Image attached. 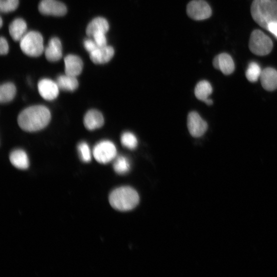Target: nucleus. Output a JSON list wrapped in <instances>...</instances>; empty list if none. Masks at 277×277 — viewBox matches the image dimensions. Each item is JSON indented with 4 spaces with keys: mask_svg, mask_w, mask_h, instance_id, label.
<instances>
[{
    "mask_svg": "<svg viewBox=\"0 0 277 277\" xmlns=\"http://www.w3.org/2000/svg\"><path fill=\"white\" fill-rule=\"evenodd\" d=\"M213 66L216 69L220 70L225 75L230 74L234 70L233 59L226 53H222L216 56L214 59Z\"/></svg>",
    "mask_w": 277,
    "mask_h": 277,
    "instance_id": "11",
    "label": "nucleus"
},
{
    "mask_svg": "<svg viewBox=\"0 0 277 277\" xmlns=\"http://www.w3.org/2000/svg\"><path fill=\"white\" fill-rule=\"evenodd\" d=\"M116 153L115 145L109 140H103L98 143L92 151L93 156L96 162L104 164L114 160Z\"/></svg>",
    "mask_w": 277,
    "mask_h": 277,
    "instance_id": "6",
    "label": "nucleus"
},
{
    "mask_svg": "<svg viewBox=\"0 0 277 277\" xmlns=\"http://www.w3.org/2000/svg\"><path fill=\"white\" fill-rule=\"evenodd\" d=\"M9 50V46L6 38L2 36L0 38V53L2 54H6Z\"/></svg>",
    "mask_w": 277,
    "mask_h": 277,
    "instance_id": "30",
    "label": "nucleus"
},
{
    "mask_svg": "<svg viewBox=\"0 0 277 277\" xmlns=\"http://www.w3.org/2000/svg\"><path fill=\"white\" fill-rule=\"evenodd\" d=\"M273 48L271 38L260 30H254L250 35L249 48L254 54L264 56L268 54Z\"/></svg>",
    "mask_w": 277,
    "mask_h": 277,
    "instance_id": "5",
    "label": "nucleus"
},
{
    "mask_svg": "<svg viewBox=\"0 0 277 277\" xmlns=\"http://www.w3.org/2000/svg\"><path fill=\"white\" fill-rule=\"evenodd\" d=\"M204 102L208 106L212 105L213 104L212 100L210 98H208V100H206Z\"/></svg>",
    "mask_w": 277,
    "mask_h": 277,
    "instance_id": "32",
    "label": "nucleus"
},
{
    "mask_svg": "<svg viewBox=\"0 0 277 277\" xmlns=\"http://www.w3.org/2000/svg\"><path fill=\"white\" fill-rule=\"evenodd\" d=\"M38 8L40 12L46 15L62 16L67 12L66 6L58 0H42Z\"/></svg>",
    "mask_w": 277,
    "mask_h": 277,
    "instance_id": "9",
    "label": "nucleus"
},
{
    "mask_svg": "<svg viewBox=\"0 0 277 277\" xmlns=\"http://www.w3.org/2000/svg\"><path fill=\"white\" fill-rule=\"evenodd\" d=\"M18 0H0V10L2 12H8L16 9Z\"/></svg>",
    "mask_w": 277,
    "mask_h": 277,
    "instance_id": "27",
    "label": "nucleus"
},
{
    "mask_svg": "<svg viewBox=\"0 0 277 277\" xmlns=\"http://www.w3.org/2000/svg\"><path fill=\"white\" fill-rule=\"evenodd\" d=\"M260 81L262 87L268 91L277 88V71L273 68H266L262 71Z\"/></svg>",
    "mask_w": 277,
    "mask_h": 277,
    "instance_id": "16",
    "label": "nucleus"
},
{
    "mask_svg": "<svg viewBox=\"0 0 277 277\" xmlns=\"http://www.w3.org/2000/svg\"><path fill=\"white\" fill-rule=\"evenodd\" d=\"M188 128L190 134L194 138L202 136L206 132L208 125L200 114L192 112L188 116Z\"/></svg>",
    "mask_w": 277,
    "mask_h": 277,
    "instance_id": "8",
    "label": "nucleus"
},
{
    "mask_svg": "<svg viewBox=\"0 0 277 277\" xmlns=\"http://www.w3.org/2000/svg\"><path fill=\"white\" fill-rule=\"evenodd\" d=\"M66 74L76 76L82 71L84 63L80 57L75 54H68L64 58Z\"/></svg>",
    "mask_w": 277,
    "mask_h": 277,
    "instance_id": "12",
    "label": "nucleus"
},
{
    "mask_svg": "<svg viewBox=\"0 0 277 277\" xmlns=\"http://www.w3.org/2000/svg\"><path fill=\"white\" fill-rule=\"evenodd\" d=\"M59 88L56 84L49 78H43L38 84L39 94L45 100H54L59 93Z\"/></svg>",
    "mask_w": 277,
    "mask_h": 277,
    "instance_id": "10",
    "label": "nucleus"
},
{
    "mask_svg": "<svg viewBox=\"0 0 277 277\" xmlns=\"http://www.w3.org/2000/svg\"><path fill=\"white\" fill-rule=\"evenodd\" d=\"M78 151L81 160L86 163L90 162L92 160V152L88 144L82 142L78 146Z\"/></svg>",
    "mask_w": 277,
    "mask_h": 277,
    "instance_id": "26",
    "label": "nucleus"
},
{
    "mask_svg": "<svg viewBox=\"0 0 277 277\" xmlns=\"http://www.w3.org/2000/svg\"><path fill=\"white\" fill-rule=\"evenodd\" d=\"M56 82L59 88L68 92L74 91L78 86L76 76L66 74L58 76Z\"/></svg>",
    "mask_w": 277,
    "mask_h": 277,
    "instance_id": "20",
    "label": "nucleus"
},
{
    "mask_svg": "<svg viewBox=\"0 0 277 277\" xmlns=\"http://www.w3.org/2000/svg\"><path fill=\"white\" fill-rule=\"evenodd\" d=\"M109 24L106 20L100 16L94 18L88 24L86 33L88 36H92L96 32L106 33L109 30Z\"/></svg>",
    "mask_w": 277,
    "mask_h": 277,
    "instance_id": "19",
    "label": "nucleus"
},
{
    "mask_svg": "<svg viewBox=\"0 0 277 277\" xmlns=\"http://www.w3.org/2000/svg\"><path fill=\"white\" fill-rule=\"evenodd\" d=\"M121 142L122 146L130 150L136 149L138 142L136 135L130 132H125L121 136Z\"/></svg>",
    "mask_w": 277,
    "mask_h": 277,
    "instance_id": "25",
    "label": "nucleus"
},
{
    "mask_svg": "<svg viewBox=\"0 0 277 277\" xmlns=\"http://www.w3.org/2000/svg\"><path fill=\"white\" fill-rule=\"evenodd\" d=\"M188 16L194 20L200 21L210 18L212 10L208 4L204 0H194L186 8Z\"/></svg>",
    "mask_w": 277,
    "mask_h": 277,
    "instance_id": "7",
    "label": "nucleus"
},
{
    "mask_svg": "<svg viewBox=\"0 0 277 277\" xmlns=\"http://www.w3.org/2000/svg\"><path fill=\"white\" fill-rule=\"evenodd\" d=\"M50 120L51 114L48 108L43 106H34L20 114L18 122L23 130L34 132L44 128Z\"/></svg>",
    "mask_w": 277,
    "mask_h": 277,
    "instance_id": "1",
    "label": "nucleus"
},
{
    "mask_svg": "<svg viewBox=\"0 0 277 277\" xmlns=\"http://www.w3.org/2000/svg\"><path fill=\"white\" fill-rule=\"evenodd\" d=\"M114 54V50L110 46H98L90 53V58L94 64H105L111 60Z\"/></svg>",
    "mask_w": 277,
    "mask_h": 277,
    "instance_id": "13",
    "label": "nucleus"
},
{
    "mask_svg": "<svg viewBox=\"0 0 277 277\" xmlns=\"http://www.w3.org/2000/svg\"><path fill=\"white\" fill-rule=\"evenodd\" d=\"M250 12L254 20L266 30L270 24L277 22L276 0H254Z\"/></svg>",
    "mask_w": 277,
    "mask_h": 277,
    "instance_id": "2",
    "label": "nucleus"
},
{
    "mask_svg": "<svg viewBox=\"0 0 277 277\" xmlns=\"http://www.w3.org/2000/svg\"><path fill=\"white\" fill-rule=\"evenodd\" d=\"M104 124L103 114L96 110L88 111L84 118L85 127L90 130H94L101 128Z\"/></svg>",
    "mask_w": 277,
    "mask_h": 277,
    "instance_id": "15",
    "label": "nucleus"
},
{
    "mask_svg": "<svg viewBox=\"0 0 277 277\" xmlns=\"http://www.w3.org/2000/svg\"><path fill=\"white\" fill-rule=\"evenodd\" d=\"M27 30V24L22 18H16L9 26L10 33L15 41L21 40Z\"/></svg>",
    "mask_w": 277,
    "mask_h": 277,
    "instance_id": "18",
    "label": "nucleus"
},
{
    "mask_svg": "<svg viewBox=\"0 0 277 277\" xmlns=\"http://www.w3.org/2000/svg\"><path fill=\"white\" fill-rule=\"evenodd\" d=\"M109 202L116 210L128 211L135 208L140 202V196L136 190L130 187H121L112 192Z\"/></svg>",
    "mask_w": 277,
    "mask_h": 277,
    "instance_id": "3",
    "label": "nucleus"
},
{
    "mask_svg": "<svg viewBox=\"0 0 277 277\" xmlns=\"http://www.w3.org/2000/svg\"><path fill=\"white\" fill-rule=\"evenodd\" d=\"M0 20H1V22H0V26H1V27H2V24H3V22H2V17L0 18Z\"/></svg>",
    "mask_w": 277,
    "mask_h": 277,
    "instance_id": "33",
    "label": "nucleus"
},
{
    "mask_svg": "<svg viewBox=\"0 0 277 277\" xmlns=\"http://www.w3.org/2000/svg\"><path fill=\"white\" fill-rule=\"evenodd\" d=\"M98 46L102 47L107 46V39L106 33L103 32H96L92 36Z\"/></svg>",
    "mask_w": 277,
    "mask_h": 277,
    "instance_id": "28",
    "label": "nucleus"
},
{
    "mask_svg": "<svg viewBox=\"0 0 277 277\" xmlns=\"http://www.w3.org/2000/svg\"><path fill=\"white\" fill-rule=\"evenodd\" d=\"M16 94V88L10 82L6 83L0 88V101L6 104L12 101Z\"/></svg>",
    "mask_w": 277,
    "mask_h": 277,
    "instance_id": "22",
    "label": "nucleus"
},
{
    "mask_svg": "<svg viewBox=\"0 0 277 277\" xmlns=\"http://www.w3.org/2000/svg\"><path fill=\"white\" fill-rule=\"evenodd\" d=\"M45 54L50 62H56L60 60L62 56V47L60 39L56 37L52 38L45 49Z\"/></svg>",
    "mask_w": 277,
    "mask_h": 277,
    "instance_id": "14",
    "label": "nucleus"
},
{
    "mask_svg": "<svg viewBox=\"0 0 277 277\" xmlns=\"http://www.w3.org/2000/svg\"><path fill=\"white\" fill-rule=\"evenodd\" d=\"M113 168L118 174H125L130 170L131 164L126 156H118L114 159Z\"/></svg>",
    "mask_w": 277,
    "mask_h": 277,
    "instance_id": "23",
    "label": "nucleus"
},
{
    "mask_svg": "<svg viewBox=\"0 0 277 277\" xmlns=\"http://www.w3.org/2000/svg\"><path fill=\"white\" fill-rule=\"evenodd\" d=\"M267 30L272 33L277 38V22L270 24L268 26Z\"/></svg>",
    "mask_w": 277,
    "mask_h": 277,
    "instance_id": "31",
    "label": "nucleus"
},
{
    "mask_svg": "<svg viewBox=\"0 0 277 277\" xmlns=\"http://www.w3.org/2000/svg\"><path fill=\"white\" fill-rule=\"evenodd\" d=\"M10 160L12 164L20 170H26L30 166V161L26 152L21 149L12 151L10 154Z\"/></svg>",
    "mask_w": 277,
    "mask_h": 277,
    "instance_id": "17",
    "label": "nucleus"
},
{
    "mask_svg": "<svg viewBox=\"0 0 277 277\" xmlns=\"http://www.w3.org/2000/svg\"><path fill=\"white\" fill-rule=\"evenodd\" d=\"M212 88L210 84L203 80L198 84L194 88V94L198 100L205 102L212 92Z\"/></svg>",
    "mask_w": 277,
    "mask_h": 277,
    "instance_id": "21",
    "label": "nucleus"
},
{
    "mask_svg": "<svg viewBox=\"0 0 277 277\" xmlns=\"http://www.w3.org/2000/svg\"><path fill=\"white\" fill-rule=\"evenodd\" d=\"M84 46L86 49L90 53L95 50L98 46L94 40L90 38L86 39L84 42Z\"/></svg>",
    "mask_w": 277,
    "mask_h": 277,
    "instance_id": "29",
    "label": "nucleus"
},
{
    "mask_svg": "<svg viewBox=\"0 0 277 277\" xmlns=\"http://www.w3.org/2000/svg\"><path fill=\"white\" fill-rule=\"evenodd\" d=\"M262 72L260 66L254 62H250L246 71V77L250 82H255L258 80Z\"/></svg>",
    "mask_w": 277,
    "mask_h": 277,
    "instance_id": "24",
    "label": "nucleus"
},
{
    "mask_svg": "<svg viewBox=\"0 0 277 277\" xmlns=\"http://www.w3.org/2000/svg\"><path fill=\"white\" fill-rule=\"evenodd\" d=\"M20 46L24 53L31 56H40L44 50L43 36L36 31L26 34L21 39Z\"/></svg>",
    "mask_w": 277,
    "mask_h": 277,
    "instance_id": "4",
    "label": "nucleus"
}]
</instances>
